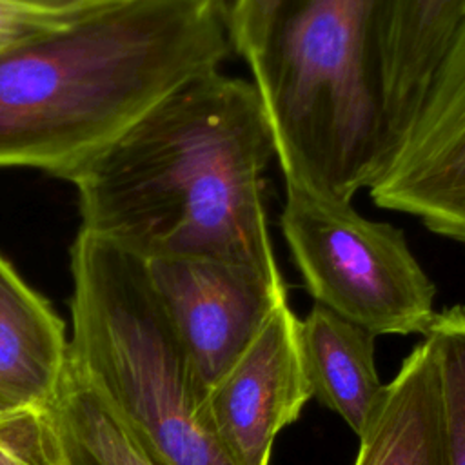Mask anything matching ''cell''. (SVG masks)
<instances>
[{"mask_svg": "<svg viewBox=\"0 0 465 465\" xmlns=\"http://www.w3.org/2000/svg\"><path fill=\"white\" fill-rule=\"evenodd\" d=\"M67 358L165 465H232L153 287L147 262L98 234L71 247Z\"/></svg>", "mask_w": 465, "mask_h": 465, "instance_id": "4", "label": "cell"}, {"mask_svg": "<svg viewBox=\"0 0 465 465\" xmlns=\"http://www.w3.org/2000/svg\"><path fill=\"white\" fill-rule=\"evenodd\" d=\"M0 465H64L49 407L0 412Z\"/></svg>", "mask_w": 465, "mask_h": 465, "instance_id": "15", "label": "cell"}, {"mask_svg": "<svg viewBox=\"0 0 465 465\" xmlns=\"http://www.w3.org/2000/svg\"><path fill=\"white\" fill-rule=\"evenodd\" d=\"M300 351L312 396L360 438L387 387L374 365V334L316 303L300 320Z\"/></svg>", "mask_w": 465, "mask_h": 465, "instance_id": "11", "label": "cell"}, {"mask_svg": "<svg viewBox=\"0 0 465 465\" xmlns=\"http://www.w3.org/2000/svg\"><path fill=\"white\" fill-rule=\"evenodd\" d=\"M312 396L300 351V320L282 300L205 394L209 425L232 465H269L274 438Z\"/></svg>", "mask_w": 465, "mask_h": 465, "instance_id": "8", "label": "cell"}, {"mask_svg": "<svg viewBox=\"0 0 465 465\" xmlns=\"http://www.w3.org/2000/svg\"><path fill=\"white\" fill-rule=\"evenodd\" d=\"M425 338L438 372L445 465H465V307L436 312Z\"/></svg>", "mask_w": 465, "mask_h": 465, "instance_id": "14", "label": "cell"}, {"mask_svg": "<svg viewBox=\"0 0 465 465\" xmlns=\"http://www.w3.org/2000/svg\"><path fill=\"white\" fill-rule=\"evenodd\" d=\"M27 4L42 5V7H56V9H74V7H94V5H109L125 0H22Z\"/></svg>", "mask_w": 465, "mask_h": 465, "instance_id": "18", "label": "cell"}, {"mask_svg": "<svg viewBox=\"0 0 465 465\" xmlns=\"http://www.w3.org/2000/svg\"><path fill=\"white\" fill-rule=\"evenodd\" d=\"M367 191L378 207L465 245V13L412 122Z\"/></svg>", "mask_w": 465, "mask_h": 465, "instance_id": "6", "label": "cell"}, {"mask_svg": "<svg viewBox=\"0 0 465 465\" xmlns=\"http://www.w3.org/2000/svg\"><path fill=\"white\" fill-rule=\"evenodd\" d=\"M463 13L465 0H374V65L387 156L412 122Z\"/></svg>", "mask_w": 465, "mask_h": 465, "instance_id": "9", "label": "cell"}, {"mask_svg": "<svg viewBox=\"0 0 465 465\" xmlns=\"http://www.w3.org/2000/svg\"><path fill=\"white\" fill-rule=\"evenodd\" d=\"M372 11L374 0H282L251 69L283 178L343 200L387 158Z\"/></svg>", "mask_w": 465, "mask_h": 465, "instance_id": "3", "label": "cell"}, {"mask_svg": "<svg viewBox=\"0 0 465 465\" xmlns=\"http://www.w3.org/2000/svg\"><path fill=\"white\" fill-rule=\"evenodd\" d=\"M47 407L64 465H165L69 358Z\"/></svg>", "mask_w": 465, "mask_h": 465, "instance_id": "13", "label": "cell"}, {"mask_svg": "<svg viewBox=\"0 0 465 465\" xmlns=\"http://www.w3.org/2000/svg\"><path fill=\"white\" fill-rule=\"evenodd\" d=\"M282 0H231L229 31L232 51L252 69L262 56L272 18Z\"/></svg>", "mask_w": 465, "mask_h": 465, "instance_id": "17", "label": "cell"}, {"mask_svg": "<svg viewBox=\"0 0 465 465\" xmlns=\"http://www.w3.org/2000/svg\"><path fill=\"white\" fill-rule=\"evenodd\" d=\"M354 465H445L440 385L427 338L403 360L371 423Z\"/></svg>", "mask_w": 465, "mask_h": 465, "instance_id": "12", "label": "cell"}, {"mask_svg": "<svg viewBox=\"0 0 465 465\" xmlns=\"http://www.w3.org/2000/svg\"><path fill=\"white\" fill-rule=\"evenodd\" d=\"M167 320L209 391L287 300L283 276L207 258L145 260Z\"/></svg>", "mask_w": 465, "mask_h": 465, "instance_id": "7", "label": "cell"}, {"mask_svg": "<svg viewBox=\"0 0 465 465\" xmlns=\"http://www.w3.org/2000/svg\"><path fill=\"white\" fill-rule=\"evenodd\" d=\"M96 7L100 5L56 9L22 0H0V51L64 27Z\"/></svg>", "mask_w": 465, "mask_h": 465, "instance_id": "16", "label": "cell"}, {"mask_svg": "<svg viewBox=\"0 0 465 465\" xmlns=\"http://www.w3.org/2000/svg\"><path fill=\"white\" fill-rule=\"evenodd\" d=\"M227 0H125L0 51V165L67 182L124 127L231 54Z\"/></svg>", "mask_w": 465, "mask_h": 465, "instance_id": "2", "label": "cell"}, {"mask_svg": "<svg viewBox=\"0 0 465 465\" xmlns=\"http://www.w3.org/2000/svg\"><path fill=\"white\" fill-rule=\"evenodd\" d=\"M283 183L280 229L314 302L374 336L425 334L436 289L403 231L300 178Z\"/></svg>", "mask_w": 465, "mask_h": 465, "instance_id": "5", "label": "cell"}, {"mask_svg": "<svg viewBox=\"0 0 465 465\" xmlns=\"http://www.w3.org/2000/svg\"><path fill=\"white\" fill-rule=\"evenodd\" d=\"M274 158L254 82L220 69L194 76L73 176L80 229L143 260H222L282 278L263 202Z\"/></svg>", "mask_w": 465, "mask_h": 465, "instance_id": "1", "label": "cell"}, {"mask_svg": "<svg viewBox=\"0 0 465 465\" xmlns=\"http://www.w3.org/2000/svg\"><path fill=\"white\" fill-rule=\"evenodd\" d=\"M65 361L64 322L0 254V412L47 407Z\"/></svg>", "mask_w": 465, "mask_h": 465, "instance_id": "10", "label": "cell"}]
</instances>
